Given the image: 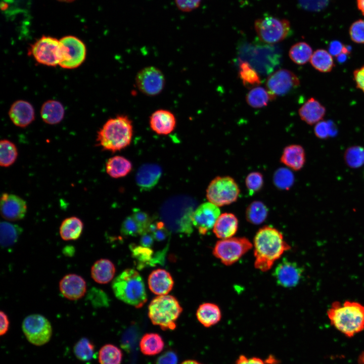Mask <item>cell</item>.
I'll return each instance as SVG.
<instances>
[{"label": "cell", "instance_id": "obj_1", "mask_svg": "<svg viewBox=\"0 0 364 364\" xmlns=\"http://www.w3.org/2000/svg\"><path fill=\"white\" fill-rule=\"evenodd\" d=\"M254 266L261 271L269 270L274 263L291 248L277 229L264 226L256 233L254 241Z\"/></svg>", "mask_w": 364, "mask_h": 364}, {"label": "cell", "instance_id": "obj_2", "mask_svg": "<svg viewBox=\"0 0 364 364\" xmlns=\"http://www.w3.org/2000/svg\"><path fill=\"white\" fill-rule=\"evenodd\" d=\"M327 315L331 325L348 337L364 330V305L358 302L335 301Z\"/></svg>", "mask_w": 364, "mask_h": 364}, {"label": "cell", "instance_id": "obj_3", "mask_svg": "<svg viewBox=\"0 0 364 364\" xmlns=\"http://www.w3.org/2000/svg\"><path fill=\"white\" fill-rule=\"evenodd\" d=\"M131 120L125 115L108 119L98 132V145L105 151L115 152L128 146L132 138Z\"/></svg>", "mask_w": 364, "mask_h": 364}, {"label": "cell", "instance_id": "obj_4", "mask_svg": "<svg viewBox=\"0 0 364 364\" xmlns=\"http://www.w3.org/2000/svg\"><path fill=\"white\" fill-rule=\"evenodd\" d=\"M112 288L117 298L136 308L142 307L147 301L143 279L138 271L127 268L112 281Z\"/></svg>", "mask_w": 364, "mask_h": 364}, {"label": "cell", "instance_id": "obj_5", "mask_svg": "<svg viewBox=\"0 0 364 364\" xmlns=\"http://www.w3.org/2000/svg\"><path fill=\"white\" fill-rule=\"evenodd\" d=\"M183 308L175 297L170 295H158L148 307L149 317L154 325L163 330H174Z\"/></svg>", "mask_w": 364, "mask_h": 364}, {"label": "cell", "instance_id": "obj_6", "mask_svg": "<svg viewBox=\"0 0 364 364\" xmlns=\"http://www.w3.org/2000/svg\"><path fill=\"white\" fill-rule=\"evenodd\" d=\"M240 190L236 181L229 176H218L213 179L206 189V197L209 202L223 206L236 202Z\"/></svg>", "mask_w": 364, "mask_h": 364}, {"label": "cell", "instance_id": "obj_7", "mask_svg": "<svg viewBox=\"0 0 364 364\" xmlns=\"http://www.w3.org/2000/svg\"><path fill=\"white\" fill-rule=\"evenodd\" d=\"M254 27L259 39L268 44L281 41L291 33L288 20L272 16H266L256 20Z\"/></svg>", "mask_w": 364, "mask_h": 364}, {"label": "cell", "instance_id": "obj_8", "mask_svg": "<svg viewBox=\"0 0 364 364\" xmlns=\"http://www.w3.org/2000/svg\"><path fill=\"white\" fill-rule=\"evenodd\" d=\"M253 247V244L247 238L233 237L218 241L212 253L222 263L229 266L238 261Z\"/></svg>", "mask_w": 364, "mask_h": 364}, {"label": "cell", "instance_id": "obj_9", "mask_svg": "<svg viewBox=\"0 0 364 364\" xmlns=\"http://www.w3.org/2000/svg\"><path fill=\"white\" fill-rule=\"evenodd\" d=\"M22 330L28 341L38 346L48 343L53 333L50 322L43 315L37 313L28 315L24 318Z\"/></svg>", "mask_w": 364, "mask_h": 364}, {"label": "cell", "instance_id": "obj_10", "mask_svg": "<svg viewBox=\"0 0 364 364\" xmlns=\"http://www.w3.org/2000/svg\"><path fill=\"white\" fill-rule=\"evenodd\" d=\"M61 59L59 65L65 69H74L79 66L86 57L84 43L74 36H66L60 40Z\"/></svg>", "mask_w": 364, "mask_h": 364}, {"label": "cell", "instance_id": "obj_11", "mask_svg": "<svg viewBox=\"0 0 364 364\" xmlns=\"http://www.w3.org/2000/svg\"><path fill=\"white\" fill-rule=\"evenodd\" d=\"M31 53L39 63L49 66L59 64L61 59L60 40L50 36H42L31 46Z\"/></svg>", "mask_w": 364, "mask_h": 364}, {"label": "cell", "instance_id": "obj_12", "mask_svg": "<svg viewBox=\"0 0 364 364\" xmlns=\"http://www.w3.org/2000/svg\"><path fill=\"white\" fill-rule=\"evenodd\" d=\"M265 85L273 100L278 96H283L300 85L298 76L290 70H278L267 78Z\"/></svg>", "mask_w": 364, "mask_h": 364}, {"label": "cell", "instance_id": "obj_13", "mask_svg": "<svg viewBox=\"0 0 364 364\" xmlns=\"http://www.w3.org/2000/svg\"><path fill=\"white\" fill-rule=\"evenodd\" d=\"M135 82L138 89L150 96H156L163 90L165 78L162 71L154 66L146 67L137 73Z\"/></svg>", "mask_w": 364, "mask_h": 364}, {"label": "cell", "instance_id": "obj_14", "mask_svg": "<svg viewBox=\"0 0 364 364\" xmlns=\"http://www.w3.org/2000/svg\"><path fill=\"white\" fill-rule=\"evenodd\" d=\"M219 207L211 202L199 205L194 211L192 221L201 235H205L213 226L220 215Z\"/></svg>", "mask_w": 364, "mask_h": 364}, {"label": "cell", "instance_id": "obj_15", "mask_svg": "<svg viewBox=\"0 0 364 364\" xmlns=\"http://www.w3.org/2000/svg\"><path fill=\"white\" fill-rule=\"evenodd\" d=\"M303 272V268L296 262L284 259L276 266L274 275L280 286L291 288L299 283Z\"/></svg>", "mask_w": 364, "mask_h": 364}, {"label": "cell", "instance_id": "obj_16", "mask_svg": "<svg viewBox=\"0 0 364 364\" xmlns=\"http://www.w3.org/2000/svg\"><path fill=\"white\" fill-rule=\"evenodd\" d=\"M0 208L1 215L4 218L10 221H17L25 217L27 204L19 196L4 193L1 196Z\"/></svg>", "mask_w": 364, "mask_h": 364}, {"label": "cell", "instance_id": "obj_17", "mask_svg": "<svg viewBox=\"0 0 364 364\" xmlns=\"http://www.w3.org/2000/svg\"><path fill=\"white\" fill-rule=\"evenodd\" d=\"M59 288L60 293L65 298L71 300H77L85 295L86 283L80 276L69 274L60 280Z\"/></svg>", "mask_w": 364, "mask_h": 364}, {"label": "cell", "instance_id": "obj_18", "mask_svg": "<svg viewBox=\"0 0 364 364\" xmlns=\"http://www.w3.org/2000/svg\"><path fill=\"white\" fill-rule=\"evenodd\" d=\"M150 126L158 134L167 135L174 129L176 120L170 111L160 109L153 112L150 117Z\"/></svg>", "mask_w": 364, "mask_h": 364}, {"label": "cell", "instance_id": "obj_19", "mask_svg": "<svg viewBox=\"0 0 364 364\" xmlns=\"http://www.w3.org/2000/svg\"><path fill=\"white\" fill-rule=\"evenodd\" d=\"M9 116L15 125L25 127L34 119V108L30 103L24 100H18L11 106Z\"/></svg>", "mask_w": 364, "mask_h": 364}, {"label": "cell", "instance_id": "obj_20", "mask_svg": "<svg viewBox=\"0 0 364 364\" xmlns=\"http://www.w3.org/2000/svg\"><path fill=\"white\" fill-rule=\"evenodd\" d=\"M149 288L157 295H167L172 289L174 282L170 274L167 270L159 268L154 270L148 279Z\"/></svg>", "mask_w": 364, "mask_h": 364}, {"label": "cell", "instance_id": "obj_21", "mask_svg": "<svg viewBox=\"0 0 364 364\" xmlns=\"http://www.w3.org/2000/svg\"><path fill=\"white\" fill-rule=\"evenodd\" d=\"M238 229V220L232 213L225 212L220 214L216 220L213 232L216 237L220 239L233 237Z\"/></svg>", "mask_w": 364, "mask_h": 364}, {"label": "cell", "instance_id": "obj_22", "mask_svg": "<svg viewBox=\"0 0 364 364\" xmlns=\"http://www.w3.org/2000/svg\"><path fill=\"white\" fill-rule=\"evenodd\" d=\"M326 112L325 107L314 98L306 101L298 111L301 120L310 125L322 120Z\"/></svg>", "mask_w": 364, "mask_h": 364}, {"label": "cell", "instance_id": "obj_23", "mask_svg": "<svg viewBox=\"0 0 364 364\" xmlns=\"http://www.w3.org/2000/svg\"><path fill=\"white\" fill-rule=\"evenodd\" d=\"M162 170L160 167L155 164H145L139 169L135 177L136 182L142 190L152 189L158 183Z\"/></svg>", "mask_w": 364, "mask_h": 364}, {"label": "cell", "instance_id": "obj_24", "mask_svg": "<svg viewBox=\"0 0 364 364\" xmlns=\"http://www.w3.org/2000/svg\"><path fill=\"white\" fill-rule=\"evenodd\" d=\"M285 165L295 171L300 170L305 163V153L303 148L299 145L286 147L280 159Z\"/></svg>", "mask_w": 364, "mask_h": 364}, {"label": "cell", "instance_id": "obj_25", "mask_svg": "<svg viewBox=\"0 0 364 364\" xmlns=\"http://www.w3.org/2000/svg\"><path fill=\"white\" fill-rule=\"evenodd\" d=\"M115 271V265L111 261L102 258L97 260L92 265L90 275L96 283L105 284L113 279Z\"/></svg>", "mask_w": 364, "mask_h": 364}, {"label": "cell", "instance_id": "obj_26", "mask_svg": "<svg viewBox=\"0 0 364 364\" xmlns=\"http://www.w3.org/2000/svg\"><path fill=\"white\" fill-rule=\"evenodd\" d=\"M198 321L205 327L217 324L221 320V313L218 306L212 303H204L199 305L196 312Z\"/></svg>", "mask_w": 364, "mask_h": 364}, {"label": "cell", "instance_id": "obj_27", "mask_svg": "<svg viewBox=\"0 0 364 364\" xmlns=\"http://www.w3.org/2000/svg\"><path fill=\"white\" fill-rule=\"evenodd\" d=\"M65 114L63 105L56 100H49L44 102L40 109V116L43 121L49 124L60 122Z\"/></svg>", "mask_w": 364, "mask_h": 364}, {"label": "cell", "instance_id": "obj_28", "mask_svg": "<svg viewBox=\"0 0 364 364\" xmlns=\"http://www.w3.org/2000/svg\"><path fill=\"white\" fill-rule=\"evenodd\" d=\"M83 229L82 220L77 217L71 216L63 220L59 228V234L64 241L76 240L80 237Z\"/></svg>", "mask_w": 364, "mask_h": 364}, {"label": "cell", "instance_id": "obj_29", "mask_svg": "<svg viewBox=\"0 0 364 364\" xmlns=\"http://www.w3.org/2000/svg\"><path fill=\"white\" fill-rule=\"evenodd\" d=\"M132 169L131 162L121 156H115L108 159L106 163L108 174L112 178H118L127 175Z\"/></svg>", "mask_w": 364, "mask_h": 364}, {"label": "cell", "instance_id": "obj_30", "mask_svg": "<svg viewBox=\"0 0 364 364\" xmlns=\"http://www.w3.org/2000/svg\"><path fill=\"white\" fill-rule=\"evenodd\" d=\"M164 346L162 337L156 333L145 334L140 342L141 352L146 355H154L161 352Z\"/></svg>", "mask_w": 364, "mask_h": 364}, {"label": "cell", "instance_id": "obj_31", "mask_svg": "<svg viewBox=\"0 0 364 364\" xmlns=\"http://www.w3.org/2000/svg\"><path fill=\"white\" fill-rule=\"evenodd\" d=\"M309 61L314 68L323 73L331 71L335 66L333 56L324 49L314 52Z\"/></svg>", "mask_w": 364, "mask_h": 364}, {"label": "cell", "instance_id": "obj_32", "mask_svg": "<svg viewBox=\"0 0 364 364\" xmlns=\"http://www.w3.org/2000/svg\"><path fill=\"white\" fill-rule=\"evenodd\" d=\"M22 231L18 225L3 221L1 223V245L3 248L10 247L17 241Z\"/></svg>", "mask_w": 364, "mask_h": 364}, {"label": "cell", "instance_id": "obj_33", "mask_svg": "<svg viewBox=\"0 0 364 364\" xmlns=\"http://www.w3.org/2000/svg\"><path fill=\"white\" fill-rule=\"evenodd\" d=\"M273 99L267 90L261 86H256L251 89L247 94L246 100L247 104L255 108L266 106L269 101Z\"/></svg>", "mask_w": 364, "mask_h": 364}, {"label": "cell", "instance_id": "obj_34", "mask_svg": "<svg viewBox=\"0 0 364 364\" xmlns=\"http://www.w3.org/2000/svg\"><path fill=\"white\" fill-rule=\"evenodd\" d=\"M312 54V48L305 42H299L294 44L289 52L291 60L298 65H304L309 61Z\"/></svg>", "mask_w": 364, "mask_h": 364}, {"label": "cell", "instance_id": "obj_35", "mask_svg": "<svg viewBox=\"0 0 364 364\" xmlns=\"http://www.w3.org/2000/svg\"><path fill=\"white\" fill-rule=\"evenodd\" d=\"M268 209L262 202L255 201L250 203L246 211V216L248 221L254 224H259L266 218Z\"/></svg>", "mask_w": 364, "mask_h": 364}, {"label": "cell", "instance_id": "obj_36", "mask_svg": "<svg viewBox=\"0 0 364 364\" xmlns=\"http://www.w3.org/2000/svg\"><path fill=\"white\" fill-rule=\"evenodd\" d=\"M122 355V352L118 347L107 344L99 350L98 360L100 364H120Z\"/></svg>", "mask_w": 364, "mask_h": 364}, {"label": "cell", "instance_id": "obj_37", "mask_svg": "<svg viewBox=\"0 0 364 364\" xmlns=\"http://www.w3.org/2000/svg\"><path fill=\"white\" fill-rule=\"evenodd\" d=\"M18 156V151L15 145L8 140L0 142V165L7 167L12 165Z\"/></svg>", "mask_w": 364, "mask_h": 364}, {"label": "cell", "instance_id": "obj_38", "mask_svg": "<svg viewBox=\"0 0 364 364\" xmlns=\"http://www.w3.org/2000/svg\"><path fill=\"white\" fill-rule=\"evenodd\" d=\"M95 345L88 338L80 339L74 345L73 350L76 357L82 361L93 359L95 353Z\"/></svg>", "mask_w": 364, "mask_h": 364}, {"label": "cell", "instance_id": "obj_39", "mask_svg": "<svg viewBox=\"0 0 364 364\" xmlns=\"http://www.w3.org/2000/svg\"><path fill=\"white\" fill-rule=\"evenodd\" d=\"M239 68V76L244 85L247 87H256L260 84L261 80L258 74L247 62L241 61Z\"/></svg>", "mask_w": 364, "mask_h": 364}, {"label": "cell", "instance_id": "obj_40", "mask_svg": "<svg viewBox=\"0 0 364 364\" xmlns=\"http://www.w3.org/2000/svg\"><path fill=\"white\" fill-rule=\"evenodd\" d=\"M344 160L351 168H358L364 164V148L359 146L348 148L344 153Z\"/></svg>", "mask_w": 364, "mask_h": 364}, {"label": "cell", "instance_id": "obj_41", "mask_svg": "<svg viewBox=\"0 0 364 364\" xmlns=\"http://www.w3.org/2000/svg\"><path fill=\"white\" fill-rule=\"evenodd\" d=\"M274 183L280 190H289L294 182V176L292 171L286 168L277 169L273 176Z\"/></svg>", "mask_w": 364, "mask_h": 364}, {"label": "cell", "instance_id": "obj_42", "mask_svg": "<svg viewBox=\"0 0 364 364\" xmlns=\"http://www.w3.org/2000/svg\"><path fill=\"white\" fill-rule=\"evenodd\" d=\"M121 233L124 236H132L145 234L143 229L131 215L126 217L123 221Z\"/></svg>", "mask_w": 364, "mask_h": 364}, {"label": "cell", "instance_id": "obj_43", "mask_svg": "<svg viewBox=\"0 0 364 364\" xmlns=\"http://www.w3.org/2000/svg\"><path fill=\"white\" fill-rule=\"evenodd\" d=\"M246 186L250 195L259 191L263 185L262 174L257 171H254L248 174L245 179Z\"/></svg>", "mask_w": 364, "mask_h": 364}, {"label": "cell", "instance_id": "obj_44", "mask_svg": "<svg viewBox=\"0 0 364 364\" xmlns=\"http://www.w3.org/2000/svg\"><path fill=\"white\" fill-rule=\"evenodd\" d=\"M314 131L316 136L321 139H326L336 134L334 125H332L331 122L323 120L316 123Z\"/></svg>", "mask_w": 364, "mask_h": 364}, {"label": "cell", "instance_id": "obj_45", "mask_svg": "<svg viewBox=\"0 0 364 364\" xmlns=\"http://www.w3.org/2000/svg\"><path fill=\"white\" fill-rule=\"evenodd\" d=\"M351 40L357 43H364V20H358L353 22L349 28Z\"/></svg>", "mask_w": 364, "mask_h": 364}, {"label": "cell", "instance_id": "obj_46", "mask_svg": "<svg viewBox=\"0 0 364 364\" xmlns=\"http://www.w3.org/2000/svg\"><path fill=\"white\" fill-rule=\"evenodd\" d=\"M330 0H298L300 7L311 12H318L325 8Z\"/></svg>", "mask_w": 364, "mask_h": 364}, {"label": "cell", "instance_id": "obj_47", "mask_svg": "<svg viewBox=\"0 0 364 364\" xmlns=\"http://www.w3.org/2000/svg\"><path fill=\"white\" fill-rule=\"evenodd\" d=\"M147 234L150 229L151 220L150 216L145 212L138 209H134L131 214Z\"/></svg>", "mask_w": 364, "mask_h": 364}, {"label": "cell", "instance_id": "obj_48", "mask_svg": "<svg viewBox=\"0 0 364 364\" xmlns=\"http://www.w3.org/2000/svg\"><path fill=\"white\" fill-rule=\"evenodd\" d=\"M201 0H175L178 9L183 12H190L197 8Z\"/></svg>", "mask_w": 364, "mask_h": 364}, {"label": "cell", "instance_id": "obj_49", "mask_svg": "<svg viewBox=\"0 0 364 364\" xmlns=\"http://www.w3.org/2000/svg\"><path fill=\"white\" fill-rule=\"evenodd\" d=\"M178 358L173 351L169 350L162 354L157 359L156 364H177Z\"/></svg>", "mask_w": 364, "mask_h": 364}, {"label": "cell", "instance_id": "obj_50", "mask_svg": "<svg viewBox=\"0 0 364 364\" xmlns=\"http://www.w3.org/2000/svg\"><path fill=\"white\" fill-rule=\"evenodd\" d=\"M328 52L332 56H334L335 57H337L342 53L346 54L348 53L347 48L340 41L338 40H333L331 42L329 47Z\"/></svg>", "mask_w": 364, "mask_h": 364}, {"label": "cell", "instance_id": "obj_51", "mask_svg": "<svg viewBox=\"0 0 364 364\" xmlns=\"http://www.w3.org/2000/svg\"><path fill=\"white\" fill-rule=\"evenodd\" d=\"M353 75L356 87L364 93V65L355 69Z\"/></svg>", "mask_w": 364, "mask_h": 364}, {"label": "cell", "instance_id": "obj_52", "mask_svg": "<svg viewBox=\"0 0 364 364\" xmlns=\"http://www.w3.org/2000/svg\"><path fill=\"white\" fill-rule=\"evenodd\" d=\"M235 364H265V363L259 357H248L242 354L238 357Z\"/></svg>", "mask_w": 364, "mask_h": 364}, {"label": "cell", "instance_id": "obj_53", "mask_svg": "<svg viewBox=\"0 0 364 364\" xmlns=\"http://www.w3.org/2000/svg\"><path fill=\"white\" fill-rule=\"evenodd\" d=\"M0 335L6 334L9 330L10 322L8 315L3 311L0 312Z\"/></svg>", "mask_w": 364, "mask_h": 364}, {"label": "cell", "instance_id": "obj_54", "mask_svg": "<svg viewBox=\"0 0 364 364\" xmlns=\"http://www.w3.org/2000/svg\"><path fill=\"white\" fill-rule=\"evenodd\" d=\"M357 6L358 9L364 16V0H357Z\"/></svg>", "mask_w": 364, "mask_h": 364}, {"label": "cell", "instance_id": "obj_55", "mask_svg": "<svg viewBox=\"0 0 364 364\" xmlns=\"http://www.w3.org/2000/svg\"><path fill=\"white\" fill-rule=\"evenodd\" d=\"M181 364H202L200 363L199 362L195 360H186L184 361Z\"/></svg>", "mask_w": 364, "mask_h": 364}, {"label": "cell", "instance_id": "obj_56", "mask_svg": "<svg viewBox=\"0 0 364 364\" xmlns=\"http://www.w3.org/2000/svg\"><path fill=\"white\" fill-rule=\"evenodd\" d=\"M359 364H364V352L359 356Z\"/></svg>", "mask_w": 364, "mask_h": 364}, {"label": "cell", "instance_id": "obj_57", "mask_svg": "<svg viewBox=\"0 0 364 364\" xmlns=\"http://www.w3.org/2000/svg\"><path fill=\"white\" fill-rule=\"evenodd\" d=\"M58 1L63 2L69 3V2H73L74 0H58Z\"/></svg>", "mask_w": 364, "mask_h": 364}]
</instances>
